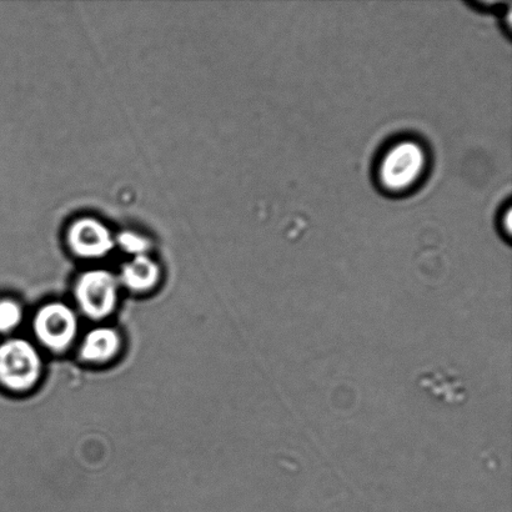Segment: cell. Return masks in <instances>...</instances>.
I'll return each instance as SVG.
<instances>
[{
    "mask_svg": "<svg viewBox=\"0 0 512 512\" xmlns=\"http://www.w3.org/2000/svg\"><path fill=\"white\" fill-rule=\"evenodd\" d=\"M430 169L429 149L419 139L400 138L380 153L375 182L384 193L401 197L423 184Z\"/></svg>",
    "mask_w": 512,
    "mask_h": 512,
    "instance_id": "cell-1",
    "label": "cell"
},
{
    "mask_svg": "<svg viewBox=\"0 0 512 512\" xmlns=\"http://www.w3.org/2000/svg\"><path fill=\"white\" fill-rule=\"evenodd\" d=\"M43 375V359L27 339L9 338L0 343V386L12 393H27Z\"/></svg>",
    "mask_w": 512,
    "mask_h": 512,
    "instance_id": "cell-2",
    "label": "cell"
},
{
    "mask_svg": "<svg viewBox=\"0 0 512 512\" xmlns=\"http://www.w3.org/2000/svg\"><path fill=\"white\" fill-rule=\"evenodd\" d=\"M74 295L80 311L87 318L107 319L117 308L119 279L108 270L85 271L75 284Z\"/></svg>",
    "mask_w": 512,
    "mask_h": 512,
    "instance_id": "cell-3",
    "label": "cell"
},
{
    "mask_svg": "<svg viewBox=\"0 0 512 512\" xmlns=\"http://www.w3.org/2000/svg\"><path fill=\"white\" fill-rule=\"evenodd\" d=\"M35 338L54 353H63L73 345L79 331L77 313L69 305L53 301L37 311L33 320Z\"/></svg>",
    "mask_w": 512,
    "mask_h": 512,
    "instance_id": "cell-4",
    "label": "cell"
},
{
    "mask_svg": "<svg viewBox=\"0 0 512 512\" xmlns=\"http://www.w3.org/2000/svg\"><path fill=\"white\" fill-rule=\"evenodd\" d=\"M68 244L83 259H100L112 252L115 242L110 230L99 220L83 218L69 228Z\"/></svg>",
    "mask_w": 512,
    "mask_h": 512,
    "instance_id": "cell-5",
    "label": "cell"
},
{
    "mask_svg": "<svg viewBox=\"0 0 512 512\" xmlns=\"http://www.w3.org/2000/svg\"><path fill=\"white\" fill-rule=\"evenodd\" d=\"M122 336L117 329L100 326L89 331L80 345L79 355L92 364H105L117 358L122 349Z\"/></svg>",
    "mask_w": 512,
    "mask_h": 512,
    "instance_id": "cell-6",
    "label": "cell"
},
{
    "mask_svg": "<svg viewBox=\"0 0 512 512\" xmlns=\"http://www.w3.org/2000/svg\"><path fill=\"white\" fill-rule=\"evenodd\" d=\"M160 276V266L148 255L134 256L123 266L119 283L134 293H147L159 284Z\"/></svg>",
    "mask_w": 512,
    "mask_h": 512,
    "instance_id": "cell-7",
    "label": "cell"
},
{
    "mask_svg": "<svg viewBox=\"0 0 512 512\" xmlns=\"http://www.w3.org/2000/svg\"><path fill=\"white\" fill-rule=\"evenodd\" d=\"M24 311L17 300L0 299V334L8 335L23 323Z\"/></svg>",
    "mask_w": 512,
    "mask_h": 512,
    "instance_id": "cell-8",
    "label": "cell"
},
{
    "mask_svg": "<svg viewBox=\"0 0 512 512\" xmlns=\"http://www.w3.org/2000/svg\"><path fill=\"white\" fill-rule=\"evenodd\" d=\"M114 242L122 248L123 252L134 256L147 255L150 249V242L147 238L138 233L129 232V230L120 233Z\"/></svg>",
    "mask_w": 512,
    "mask_h": 512,
    "instance_id": "cell-9",
    "label": "cell"
}]
</instances>
